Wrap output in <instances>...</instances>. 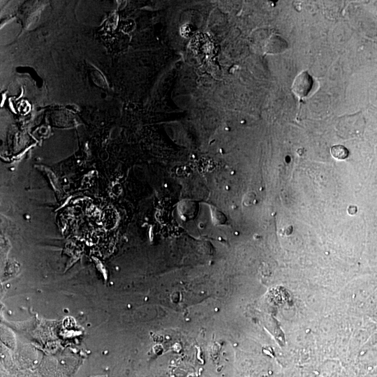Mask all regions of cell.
Listing matches in <instances>:
<instances>
[{
  "label": "cell",
  "mask_w": 377,
  "mask_h": 377,
  "mask_svg": "<svg viewBox=\"0 0 377 377\" xmlns=\"http://www.w3.org/2000/svg\"><path fill=\"white\" fill-rule=\"evenodd\" d=\"M312 84L311 75L306 71H303L295 78L292 90L297 97L303 98L310 91Z\"/></svg>",
  "instance_id": "cell-1"
},
{
  "label": "cell",
  "mask_w": 377,
  "mask_h": 377,
  "mask_svg": "<svg viewBox=\"0 0 377 377\" xmlns=\"http://www.w3.org/2000/svg\"><path fill=\"white\" fill-rule=\"evenodd\" d=\"M332 156L339 159H344L348 156V150L343 146L336 145L332 147Z\"/></svg>",
  "instance_id": "cell-2"
}]
</instances>
